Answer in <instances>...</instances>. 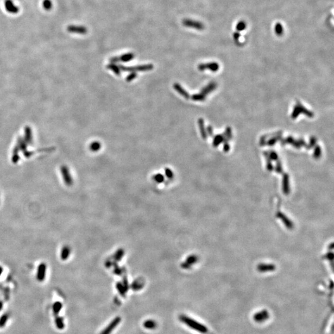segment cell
<instances>
[{"label": "cell", "instance_id": "cell-1", "mask_svg": "<svg viewBox=\"0 0 334 334\" xmlns=\"http://www.w3.org/2000/svg\"><path fill=\"white\" fill-rule=\"evenodd\" d=\"M121 71H127V72H136V71H150L154 68L153 64H144V65H139L137 66L134 67H126L123 65H119L118 66Z\"/></svg>", "mask_w": 334, "mask_h": 334}, {"label": "cell", "instance_id": "cell-2", "mask_svg": "<svg viewBox=\"0 0 334 334\" xmlns=\"http://www.w3.org/2000/svg\"><path fill=\"white\" fill-rule=\"evenodd\" d=\"M183 24L185 26L189 27H193L196 28L199 30H202L204 28V26L202 24L200 23L199 22L193 21L189 19H184L183 21Z\"/></svg>", "mask_w": 334, "mask_h": 334}, {"label": "cell", "instance_id": "cell-3", "mask_svg": "<svg viewBox=\"0 0 334 334\" xmlns=\"http://www.w3.org/2000/svg\"><path fill=\"white\" fill-rule=\"evenodd\" d=\"M173 88L177 92H178L181 95H182L183 97H184L186 99H188L190 97L189 96V94L188 93L187 91H186L183 87H182L178 83H174L173 84Z\"/></svg>", "mask_w": 334, "mask_h": 334}, {"label": "cell", "instance_id": "cell-4", "mask_svg": "<svg viewBox=\"0 0 334 334\" xmlns=\"http://www.w3.org/2000/svg\"><path fill=\"white\" fill-rule=\"evenodd\" d=\"M67 30L70 32H74L79 34H86L87 32V30L86 27L82 26H70L67 27Z\"/></svg>", "mask_w": 334, "mask_h": 334}, {"label": "cell", "instance_id": "cell-5", "mask_svg": "<svg viewBox=\"0 0 334 334\" xmlns=\"http://www.w3.org/2000/svg\"><path fill=\"white\" fill-rule=\"evenodd\" d=\"M5 7L6 10L10 12L16 13L19 11L18 7H16L14 5L11 0H6L5 2Z\"/></svg>", "mask_w": 334, "mask_h": 334}, {"label": "cell", "instance_id": "cell-6", "mask_svg": "<svg viewBox=\"0 0 334 334\" xmlns=\"http://www.w3.org/2000/svg\"><path fill=\"white\" fill-rule=\"evenodd\" d=\"M209 68L210 70L212 71H216L218 69V65L217 64H215V63H211V64H200L198 66L199 70L200 71H204V70H206V68Z\"/></svg>", "mask_w": 334, "mask_h": 334}, {"label": "cell", "instance_id": "cell-7", "mask_svg": "<svg viewBox=\"0 0 334 334\" xmlns=\"http://www.w3.org/2000/svg\"><path fill=\"white\" fill-rule=\"evenodd\" d=\"M118 58H119V62H130V61L132 60L134 58V53H126V54H124L123 55H121V56H119Z\"/></svg>", "mask_w": 334, "mask_h": 334}, {"label": "cell", "instance_id": "cell-8", "mask_svg": "<svg viewBox=\"0 0 334 334\" xmlns=\"http://www.w3.org/2000/svg\"><path fill=\"white\" fill-rule=\"evenodd\" d=\"M198 124H199V129H200V131H201V134L202 137L203 139H206L207 138V133H206V130H205V127H204V121L202 118L199 119Z\"/></svg>", "mask_w": 334, "mask_h": 334}, {"label": "cell", "instance_id": "cell-9", "mask_svg": "<svg viewBox=\"0 0 334 334\" xmlns=\"http://www.w3.org/2000/svg\"><path fill=\"white\" fill-rule=\"evenodd\" d=\"M107 67L108 70H111L114 73L117 75H119L121 74V70L118 66L115 64V63H110L107 66Z\"/></svg>", "mask_w": 334, "mask_h": 334}, {"label": "cell", "instance_id": "cell-10", "mask_svg": "<svg viewBox=\"0 0 334 334\" xmlns=\"http://www.w3.org/2000/svg\"><path fill=\"white\" fill-rule=\"evenodd\" d=\"M100 148H101V144L99 142H97V141L92 142L90 146V150L93 152H97L98 150H99Z\"/></svg>", "mask_w": 334, "mask_h": 334}, {"label": "cell", "instance_id": "cell-11", "mask_svg": "<svg viewBox=\"0 0 334 334\" xmlns=\"http://www.w3.org/2000/svg\"><path fill=\"white\" fill-rule=\"evenodd\" d=\"M267 317H267V313H261V314L259 313V314H257L256 316V317H254V319H255V320L257 321H264V319H266Z\"/></svg>", "mask_w": 334, "mask_h": 334}, {"label": "cell", "instance_id": "cell-12", "mask_svg": "<svg viewBox=\"0 0 334 334\" xmlns=\"http://www.w3.org/2000/svg\"><path fill=\"white\" fill-rule=\"evenodd\" d=\"M191 98L193 100L196 101H202L205 99V95L201 94H194L192 95Z\"/></svg>", "mask_w": 334, "mask_h": 334}, {"label": "cell", "instance_id": "cell-13", "mask_svg": "<svg viewBox=\"0 0 334 334\" xmlns=\"http://www.w3.org/2000/svg\"><path fill=\"white\" fill-rule=\"evenodd\" d=\"M39 275L38 277L43 279L45 277V266L44 265H41L39 269Z\"/></svg>", "mask_w": 334, "mask_h": 334}, {"label": "cell", "instance_id": "cell-14", "mask_svg": "<svg viewBox=\"0 0 334 334\" xmlns=\"http://www.w3.org/2000/svg\"><path fill=\"white\" fill-rule=\"evenodd\" d=\"M138 76V74L136 72H131L130 74H129L127 76L126 78V82H131L133 80H134L136 77Z\"/></svg>", "mask_w": 334, "mask_h": 334}, {"label": "cell", "instance_id": "cell-15", "mask_svg": "<svg viewBox=\"0 0 334 334\" xmlns=\"http://www.w3.org/2000/svg\"><path fill=\"white\" fill-rule=\"evenodd\" d=\"M214 88V84H209L207 87L203 89V90H202V94H204V95L210 92L212 90H213Z\"/></svg>", "mask_w": 334, "mask_h": 334}, {"label": "cell", "instance_id": "cell-16", "mask_svg": "<svg viewBox=\"0 0 334 334\" xmlns=\"http://www.w3.org/2000/svg\"><path fill=\"white\" fill-rule=\"evenodd\" d=\"M153 178H154V179L155 181H156L157 182H158V183H161V182L163 181V180H164V177L161 174H155V175Z\"/></svg>", "mask_w": 334, "mask_h": 334}, {"label": "cell", "instance_id": "cell-17", "mask_svg": "<svg viewBox=\"0 0 334 334\" xmlns=\"http://www.w3.org/2000/svg\"><path fill=\"white\" fill-rule=\"evenodd\" d=\"M52 5H51V2L50 1V0H45L43 1V7H45V9H46L47 10H49L51 9Z\"/></svg>", "mask_w": 334, "mask_h": 334}, {"label": "cell", "instance_id": "cell-18", "mask_svg": "<svg viewBox=\"0 0 334 334\" xmlns=\"http://www.w3.org/2000/svg\"><path fill=\"white\" fill-rule=\"evenodd\" d=\"M165 174L166 176L169 178H172L173 177V173L172 172V171L171 170H170L168 168H166L165 170Z\"/></svg>", "mask_w": 334, "mask_h": 334}, {"label": "cell", "instance_id": "cell-19", "mask_svg": "<svg viewBox=\"0 0 334 334\" xmlns=\"http://www.w3.org/2000/svg\"><path fill=\"white\" fill-rule=\"evenodd\" d=\"M110 62H111V63H118V62H119V58H118V56L113 57V58H110Z\"/></svg>", "mask_w": 334, "mask_h": 334}, {"label": "cell", "instance_id": "cell-20", "mask_svg": "<svg viewBox=\"0 0 334 334\" xmlns=\"http://www.w3.org/2000/svg\"><path fill=\"white\" fill-rule=\"evenodd\" d=\"M208 131H209V134H210V135H212V128H211V127H210V126H209V127H208Z\"/></svg>", "mask_w": 334, "mask_h": 334}]
</instances>
